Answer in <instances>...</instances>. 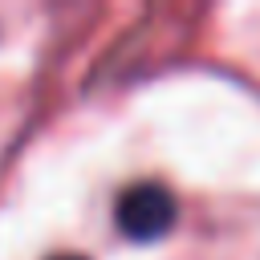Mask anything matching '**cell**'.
Segmentation results:
<instances>
[{"label":"cell","instance_id":"obj_2","mask_svg":"<svg viewBox=\"0 0 260 260\" xmlns=\"http://www.w3.org/2000/svg\"><path fill=\"white\" fill-rule=\"evenodd\" d=\"M53 260H85V256H53Z\"/></svg>","mask_w":260,"mask_h":260},{"label":"cell","instance_id":"obj_1","mask_svg":"<svg viewBox=\"0 0 260 260\" xmlns=\"http://www.w3.org/2000/svg\"><path fill=\"white\" fill-rule=\"evenodd\" d=\"M175 215H179V203L162 183H134L118 199V228L134 244L162 240L175 228Z\"/></svg>","mask_w":260,"mask_h":260}]
</instances>
